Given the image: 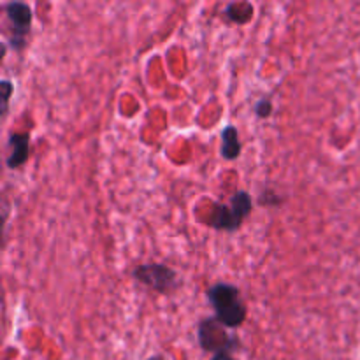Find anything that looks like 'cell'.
I'll return each instance as SVG.
<instances>
[{
  "instance_id": "10",
  "label": "cell",
  "mask_w": 360,
  "mask_h": 360,
  "mask_svg": "<svg viewBox=\"0 0 360 360\" xmlns=\"http://www.w3.org/2000/svg\"><path fill=\"white\" fill-rule=\"evenodd\" d=\"M11 94H13V84L11 81H2V101H4V115L7 112V104H9Z\"/></svg>"
},
{
  "instance_id": "6",
  "label": "cell",
  "mask_w": 360,
  "mask_h": 360,
  "mask_svg": "<svg viewBox=\"0 0 360 360\" xmlns=\"http://www.w3.org/2000/svg\"><path fill=\"white\" fill-rule=\"evenodd\" d=\"M243 221L236 217L231 206H224V204H214V211L210 218V225L217 231L234 232L241 227Z\"/></svg>"
},
{
  "instance_id": "11",
  "label": "cell",
  "mask_w": 360,
  "mask_h": 360,
  "mask_svg": "<svg viewBox=\"0 0 360 360\" xmlns=\"http://www.w3.org/2000/svg\"><path fill=\"white\" fill-rule=\"evenodd\" d=\"M211 360H236V359H232V355L229 354V352H220V354H214L213 357H211Z\"/></svg>"
},
{
  "instance_id": "7",
  "label": "cell",
  "mask_w": 360,
  "mask_h": 360,
  "mask_svg": "<svg viewBox=\"0 0 360 360\" xmlns=\"http://www.w3.org/2000/svg\"><path fill=\"white\" fill-rule=\"evenodd\" d=\"M241 153V143H239L238 129L232 125L225 127L221 132V157L225 160H236Z\"/></svg>"
},
{
  "instance_id": "2",
  "label": "cell",
  "mask_w": 360,
  "mask_h": 360,
  "mask_svg": "<svg viewBox=\"0 0 360 360\" xmlns=\"http://www.w3.org/2000/svg\"><path fill=\"white\" fill-rule=\"evenodd\" d=\"M227 327L221 326L217 319H206L197 327V338L202 350L220 354V352H229L231 354L234 348H238V341L227 334Z\"/></svg>"
},
{
  "instance_id": "3",
  "label": "cell",
  "mask_w": 360,
  "mask_h": 360,
  "mask_svg": "<svg viewBox=\"0 0 360 360\" xmlns=\"http://www.w3.org/2000/svg\"><path fill=\"white\" fill-rule=\"evenodd\" d=\"M132 276L139 283L146 285V287L158 292V294H167V292L174 290L176 285H178L176 271H172L169 266H164V264H144V266H137L134 269Z\"/></svg>"
},
{
  "instance_id": "1",
  "label": "cell",
  "mask_w": 360,
  "mask_h": 360,
  "mask_svg": "<svg viewBox=\"0 0 360 360\" xmlns=\"http://www.w3.org/2000/svg\"><path fill=\"white\" fill-rule=\"evenodd\" d=\"M207 299L214 308V319L227 329H238L246 320V306L239 288L229 283H217L207 290Z\"/></svg>"
},
{
  "instance_id": "12",
  "label": "cell",
  "mask_w": 360,
  "mask_h": 360,
  "mask_svg": "<svg viewBox=\"0 0 360 360\" xmlns=\"http://www.w3.org/2000/svg\"><path fill=\"white\" fill-rule=\"evenodd\" d=\"M148 360H164V357L162 355H153V357H150Z\"/></svg>"
},
{
  "instance_id": "9",
  "label": "cell",
  "mask_w": 360,
  "mask_h": 360,
  "mask_svg": "<svg viewBox=\"0 0 360 360\" xmlns=\"http://www.w3.org/2000/svg\"><path fill=\"white\" fill-rule=\"evenodd\" d=\"M255 112L259 118H269L271 112H273V104H271L269 98H262V101L257 102Z\"/></svg>"
},
{
  "instance_id": "5",
  "label": "cell",
  "mask_w": 360,
  "mask_h": 360,
  "mask_svg": "<svg viewBox=\"0 0 360 360\" xmlns=\"http://www.w3.org/2000/svg\"><path fill=\"white\" fill-rule=\"evenodd\" d=\"M11 153L7 157V167L18 169L27 162L30 151V136L28 134H11L9 136Z\"/></svg>"
},
{
  "instance_id": "4",
  "label": "cell",
  "mask_w": 360,
  "mask_h": 360,
  "mask_svg": "<svg viewBox=\"0 0 360 360\" xmlns=\"http://www.w3.org/2000/svg\"><path fill=\"white\" fill-rule=\"evenodd\" d=\"M6 16L11 28V44L16 49H21L25 44V37L30 32L32 9L23 2H11L6 6Z\"/></svg>"
},
{
  "instance_id": "8",
  "label": "cell",
  "mask_w": 360,
  "mask_h": 360,
  "mask_svg": "<svg viewBox=\"0 0 360 360\" xmlns=\"http://www.w3.org/2000/svg\"><path fill=\"white\" fill-rule=\"evenodd\" d=\"M231 207L232 211L236 213V217L239 218L241 221H245V218L252 213V207H253V200L250 197L248 192H236L231 199Z\"/></svg>"
}]
</instances>
